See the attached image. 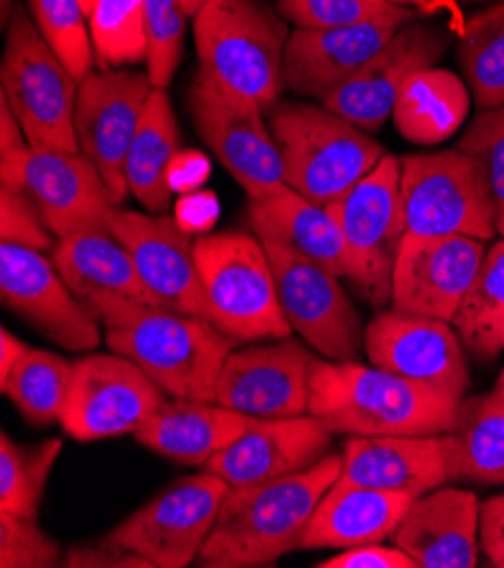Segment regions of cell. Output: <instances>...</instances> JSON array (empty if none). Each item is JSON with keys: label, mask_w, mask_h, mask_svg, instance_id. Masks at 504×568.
Returning <instances> with one entry per match:
<instances>
[{"label": "cell", "mask_w": 504, "mask_h": 568, "mask_svg": "<svg viewBox=\"0 0 504 568\" xmlns=\"http://www.w3.org/2000/svg\"><path fill=\"white\" fill-rule=\"evenodd\" d=\"M342 474V453L278 480L234 487L197 555L204 568H260L301 548L323 494Z\"/></svg>", "instance_id": "obj_1"}, {"label": "cell", "mask_w": 504, "mask_h": 568, "mask_svg": "<svg viewBox=\"0 0 504 568\" xmlns=\"http://www.w3.org/2000/svg\"><path fill=\"white\" fill-rule=\"evenodd\" d=\"M462 399L380 367L319 361L310 381V415L335 435H443Z\"/></svg>", "instance_id": "obj_2"}, {"label": "cell", "mask_w": 504, "mask_h": 568, "mask_svg": "<svg viewBox=\"0 0 504 568\" xmlns=\"http://www.w3.org/2000/svg\"><path fill=\"white\" fill-rule=\"evenodd\" d=\"M100 324L106 347L141 365L173 399L215 402L222 367L234 352V337L215 324L145 304H123Z\"/></svg>", "instance_id": "obj_3"}, {"label": "cell", "mask_w": 504, "mask_h": 568, "mask_svg": "<svg viewBox=\"0 0 504 568\" xmlns=\"http://www.w3.org/2000/svg\"><path fill=\"white\" fill-rule=\"evenodd\" d=\"M199 71L263 111L284 93L290 23L263 0H206L193 17Z\"/></svg>", "instance_id": "obj_4"}, {"label": "cell", "mask_w": 504, "mask_h": 568, "mask_svg": "<svg viewBox=\"0 0 504 568\" xmlns=\"http://www.w3.org/2000/svg\"><path fill=\"white\" fill-rule=\"evenodd\" d=\"M269 128L281 150L286 184L317 204L340 200L387 154L371 132L323 104H274Z\"/></svg>", "instance_id": "obj_5"}, {"label": "cell", "mask_w": 504, "mask_h": 568, "mask_svg": "<svg viewBox=\"0 0 504 568\" xmlns=\"http://www.w3.org/2000/svg\"><path fill=\"white\" fill-rule=\"evenodd\" d=\"M195 258L215 326L234 339H284L292 326L278 302L263 241L249 232H210L195 239Z\"/></svg>", "instance_id": "obj_6"}, {"label": "cell", "mask_w": 504, "mask_h": 568, "mask_svg": "<svg viewBox=\"0 0 504 568\" xmlns=\"http://www.w3.org/2000/svg\"><path fill=\"white\" fill-rule=\"evenodd\" d=\"M6 30L0 98L10 104L32 148L80 152L75 136L80 82L23 8H14Z\"/></svg>", "instance_id": "obj_7"}, {"label": "cell", "mask_w": 504, "mask_h": 568, "mask_svg": "<svg viewBox=\"0 0 504 568\" xmlns=\"http://www.w3.org/2000/svg\"><path fill=\"white\" fill-rule=\"evenodd\" d=\"M401 195L412 236H471L484 243L497 236L484 168L457 145L403 156Z\"/></svg>", "instance_id": "obj_8"}, {"label": "cell", "mask_w": 504, "mask_h": 568, "mask_svg": "<svg viewBox=\"0 0 504 568\" xmlns=\"http://www.w3.org/2000/svg\"><path fill=\"white\" fill-rule=\"evenodd\" d=\"M330 209L344 236L353 288L371 306L391 304L394 265L408 234L401 159L384 154L371 173L335 200Z\"/></svg>", "instance_id": "obj_9"}, {"label": "cell", "mask_w": 504, "mask_h": 568, "mask_svg": "<svg viewBox=\"0 0 504 568\" xmlns=\"http://www.w3.org/2000/svg\"><path fill=\"white\" fill-rule=\"evenodd\" d=\"M188 109L197 134L243 186L249 202L288 189L281 150L258 104L229 93L197 71L188 89Z\"/></svg>", "instance_id": "obj_10"}, {"label": "cell", "mask_w": 504, "mask_h": 568, "mask_svg": "<svg viewBox=\"0 0 504 568\" xmlns=\"http://www.w3.org/2000/svg\"><path fill=\"white\" fill-rule=\"evenodd\" d=\"M269 256L278 302L306 345L332 363H358L364 349L360 313L328 267L278 243H263Z\"/></svg>", "instance_id": "obj_11"}, {"label": "cell", "mask_w": 504, "mask_h": 568, "mask_svg": "<svg viewBox=\"0 0 504 568\" xmlns=\"http://www.w3.org/2000/svg\"><path fill=\"white\" fill-rule=\"evenodd\" d=\"M229 489L210 471L186 476L104 537L145 557L154 568H186L197 561Z\"/></svg>", "instance_id": "obj_12"}, {"label": "cell", "mask_w": 504, "mask_h": 568, "mask_svg": "<svg viewBox=\"0 0 504 568\" xmlns=\"http://www.w3.org/2000/svg\"><path fill=\"white\" fill-rule=\"evenodd\" d=\"M165 402V392L121 354H93L75 363L71 394L60 419L78 442L136 433Z\"/></svg>", "instance_id": "obj_13"}, {"label": "cell", "mask_w": 504, "mask_h": 568, "mask_svg": "<svg viewBox=\"0 0 504 568\" xmlns=\"http://www.w3.org/2000/svg\"><path fill=\"white\" fill-rule=\"evenodd\" d=\"M154 91L147 73L116 69L93 71L80 82L75 136L80 152L97 168L119 204L130 195L125 161Z\"/></svg>", "instance_id": "obj_14"}, {"label": "cell", "mask_w": 504, "mask_h": 568, "mask_svg": "<svg viewBox=\"0 0 504 568\" xmlns=\"http://www.w3.org/2000/svg\"><path fill=\"white\" fill-rule=\"evenodd\" d=\"M319 358L292 337L236 349L222 367L215 404L254 419L310 413V381Z\"/></svg>", "instance_id": "obj_15"}, {"label": "cell", "mask_w": 504, "mask_h": 568, "mask_svg": "<svg viewBox=\"0 0 504 568\" xmlns=\"http://www.w3.org/2000/svg\"><path fill=\"white\" fill-rule=\"evenodd\" d=\"M0 295L54 345L91 352L102 343L100 320L84 308L52 256L41 250L0 243Z\"/></svg>", "instance_id": "obj_16"}, {"label": "cell", "mask_w": 504, "mask_h": 568, "mask_svg": "<svg viewBox=\"0 0 504 568\" xmlns=\"http://www.w3.org/2000/svg\"><path fill=\"white\" fill-rule=\"evenodd\" d=\"M371 365L464 399L471 385L466 349L451 322L387 311L364 328Z\"/></svg>", "instance_id": "obj_17"}, {"label": "cell", "mask_w": 504, "mask_h": 568, "mask_svg": "<svg viewBox=\"0 0 504 568\" xmlns=\"http://www.w3.org/2000/svg\"><path fill=\"white\" fill-rule=\"evenodd\" d=\"M34 206L52 236L109 232L119 202L82 152L30 148L17 189Z\"/></svg>", "instance_id": "obj_18"}, {"label": "cell", "mask_w": 504, "mask_h": 568, "mask_svg": "<svg viewBox=\"0 0 504 568\" xmlns=\"http://www.w3.org/2000/svg\"><path fill=\"white\" fill-rule=\"evenodd\" d=\"M484 245L471 236L405 234L391 281V308L453 324L486 256Z\"/></svg>", "instance_id": "obj_19"}, {"label": "cell", "mask_w": 504, "mask_h": 568, "mask_svg": "<svg viewBox=\"0 0 504 568\" xmlns=\"http://www.w3.org/2000/svg\"><path fill=\"white\" fill-rule=\"evenodd\" d=\"M448 43V30L412 21L319 104L367 132H376L394 113L397 100L412 75L434 67Z\"/></svg>", "instance_id": "obj_20"}, {"label": "cell", "mask_w": 504, "mask_h": 568, "mask_svg": "<svg viewBox=\"0 0 504 568\" xmlns=\"http://www.w3.org/2000/svg\"><path fill=\"white\" fill-rule=\"evenodd\" d=\"M111 234L127 247L143 283L165 308L215 324L195 258V241L175 215L119 206Z\"/></svg>", "instance_id": "obj_21"}, {"label": "cell", "mask_w": 504, "mask_h": 568, "mask_svg": "<svg viewBox=\"0 0 504 568\" xmlns=\"http://www.w3.org/2000/svg\"><path fill=\"white\" fill-rule=\"evenodd\" d=\"M414 19L416 10H408L347 28H295L284 57V87L321 102Z\"/></svg>", "instance_id": "obj_22"}, {"label": "cell", "mask_w": 504, "mask_h": 568, "mask_svg": "<svg viewBox=\"0 0 504 568\" xmlns=\"http://www.w3.org/2000/svg\"><path fill=\"white\" fill-rule=\"evenodd\" d=\"M335 433L315 415L251 419L247 430L217 456L204 471L219 476L232 489L301 474L321 463Z\"/></svg>", "instance_id": "obj_23"}, {"label": "cell", "mask_w": 504, "mask_h": 568, "mask_svg": "<svg viewBox=\"0 0 504 568\" xmlns=\"http://www.w3.org/2000/svg\"><path fill=\"white\" fill-rule=\"evenodd\" d=\"M340 480L414 498L455 480V446L443 435H382L347 439Z\"/></svg>", "instance_id": "obj_24"}, {"label": "cell", "mask_w": 504, "mask_h": 568, "mask_svg": "<svg viewBox=\"0 0 504 568\" xmlns=\"http://www.w3.org/2000/svg\"><path fill=\"white\" fill-rule=\"evenodd\" d=\"M480 505L466 489H432L414 498L391 541L416 561V568H475Z\"/></svg>", "instance_id": "obj_25"}, {"label": "cell", "mask_w": 504, "mask_h": 568, "mask_svg": "<svg viewBox=\"0 0 504 568\" xmlns=\"http://www.w3.org/2000/svg\"><path fill=\"white\" fill-rule=\"evenodd\" d=\"M52 261L95 320L121 304L163 306L143 283L127 247L114 234L82 232L60 239L52 250Z\"/></svg>", "instance_id": "obj_26"}, {"label": "cell", "mask_w": 504, "mask_h": 568, "mask_svg": "<svg viewBox=\"0 0 504 568\" xmlns=\"http://www.w3.org/2000/svg\"><path fill=\"white\" fill-rule=\"evenodd\" d=\"M414 496L382 491L344 483L338 478L319 500L304 532L301 548L349 550L367 544H382L397 532Z\"/></svg>", "instance_id": "obj_27"}, {"label": "cell", "mask_w": 504, "mask_h": 568, "mask_svg": "<svg viewBox=\"0 0 504 568\" xmlns=\"http://www.w3.org/2000/svg\"><path fill=\"white\" fill-rule=\"evenodd\" d=\"M251 419L215 402L165 399L134 437L167 460L204 467L219 450L234 444Z\"/></svg>", "instance_id": "obj_28"}, {"label": "cell", "mask_w": 504, "mask_h": 568, "mask_svg": "<svg viewBox=\"0 0 504 568\" xmlns=\"http://www.w3.org/2000/svg\"><path fill=\"white\" fill-rule=\"evenodd\" d=\"M247 220L263 243H278L349 278V256L330 204H317L290 186L249 202Z\"/></svg>", "instance_id": "obj_29"}, {"label": "cell", "mask_w": 504, "mask_h": 568, "mask_svg": "<svg viewBox=\"0 0 504 568\" xmlns=\"http://www.w3.org/2000/svg\"><path fill=\"white\" fill-rule=\"evenodd\" d=\"M179 121L167 89H154L125 161L130 193L147 213H165L171 209L175 193L167 182V173L179 152Z\"/></svg>", "instance_id": "obj_30"}, {"label": "cell", "mask_w": 504, "mask_h": 568, "mask_svg": "<svg viewBox=\"0 0 504 568\" xmlns=\"http://www.w3.org/2000/svg\"><path fill=\"white\" fill-rule=\"evenodd\" d=\"M471 109V89L445 69H423L405 84L394 106V125L416 145H439L462 130Z\"/></svg>", "instance_id": "obj_31"}, {"label": "cell", "mask_w": 504, "mask_h": 568, "mask_svg": "<svg viewBox=\"0 0 504 568\" xmlns=\"http://www.w3.org/2000/svg\"><path fill=\"white\" fill-rule=\"evenodd\" d=\"M451 437L455 480L504 483V396L495 387L460 402Z\"/></svg>", "instance_id": "obj_32"}, {"label": "cell", "mask_w": 504, "mask_h": 568, "mask_svg": "<svg viewBox=\"0 0 504 568\" xmlns=\"http://www.w3.org/2000/svg\"><path fill=\"white\" fill-rule=\"evenodd\" d=\"M453 326L477 363H491L502 352L504 335V239L486 250Z\"/></svg>", "instance_id": "obj_33"}, {"label": "cell", "mask_w": 504, "mask_h": 568, "mask_svg": "<svg viewBox=\"0 0 504 568\" xmlns=\"http://www.w3.org/2000/svg\"><path fill=\"white\" fill-rule=\"evenodd\" d=\"M75 363L45 349H28L0 392L8 394L19 413L34 426L60 422L71 394Z\"/></svg>", "instance_id": "obj_34"}, {"label": "cell", "mask_w": 504, "mask_h": 568, "mask_svg": "<svg viewBox=\"0 0 504 568\" xmlns=\"http://www.w3.org/2000/svg\"><path fill=\"white\" fill-rule=\"evenodd\" d=\"M460 64L480 109L504 104V0L469 19L460 34Z\"/></svg>", "instance_id": "obj_35"}, {"label": "cell", "mask_w": 504, "mask_h": 568, "mask_svg": "<svg viewBox=\"0 0 504 568\" xmlns=\"http://www.w3.org/2000/svg\"><path fill=\"white\" fill-rule=\"evenodd\" d=\"M62 446V439L23 446L8 433L0 435V513L37 519L39 503Z\"/></svg>", "instance_id": "obj_36"}, {"label": "cell", "mask_w": 504, "mask_h": 568, "mask_svg": "<svg viewBox=\"0 0 504 568\" xmlns=\"http://www.w3.org/2000/svg\"><path fill=\"white\" fill-rule=\"evenodd\" d=\"M89 30L100 71H116L147 62L145 0H95Z\"/></svg>", "instance_id": "obj_37"}, {"label": "cell", "mask_w": 504, "mask_h": 568, "mask_svg": "<svg viewBox=\"0 0 504 568\" xmlns=\"http://www.w3.org/2000/svg\"><path fill=\"white\" fill-rule=\"evenodd\" d=\"M30 17L78 82L93 73L95 50L82 0H28Z\"/></svg>", "instance_id": "obj_38"}, {"label": "cell", "mask_w": 504, "mask_h": 568, "mask_svg": "<svg viewBox=\"0 0 504 568\" xmlns=\"http://www.w3.org/2000/svg\"><path fill=\"white\" fill-rule=\"evenodd\" d=\"M186 19L179 0H145L147 75L154 89H167L182 64Z\"/></svg>", "instance_id": "obj_39"}, {"label": "cell", "mask_w": 504, "mask_h": 568, "mask_svg": "<svg viewBox=\"0 0 504 568\" xmlns=\"http://www.w3.org/2000/svg\"><path fill=\"white\" fill-rule=\"evenodd\" d=\"M276 10L295 28H347L408 12L391 0H276Z\"/></svg>", "instance_id": "obj_40"}, {"label": "cell", "mask_w": 504, "mask_h": 568, "mask_svg": "<svg viewBox=\"0 0 504 568\" xmlns=\"http://www.w3.org/2000/svg\"><path fill=\"white\" fill-rule=\"evenodd\" d=\"M457 148L482 163L495 202V230L504 239V104L480 109Z\"/></svg>", "instance_id": "obj_41"}, {"label": "cell", "mask_w": 504, "mask_h": 568, "mask_svg": "<svg viewBox=\"0 0 504 568\" xmlns=\"http://www.w3.org/2000/svg\"><path fill=\"white\" fill-rule=\"evenodd\" d=\"M62 546L39 528L37 519L0 513V566L52 568L62 566Z\"/></svg>", "instance_id": "obj_42"}, {"label": "cell", "mask_w": 504, "mask_h": 568, "mask_svg": "<svg viewBox=\"0 0 504 568\" xmlns=\"http://www.w3.org/2000/svg\"><path fill=\"white\" fill-rule=\"evenodd\" d=\"M0 241L41 252H52L58 245L28 197L12 189H0Z\"/></svg>", "instance_id": "obj_43"}, {"label": "cell", "mask_w": 504, "mask_h": 568, "mask_svg": "<svg viewBox=\"0 0 504 568\" xmlns=\"http://www.w3.org/2000/svg\"><path fill=\"white\" fill-rule=\"evenodd\" d=\"M62 566L69 568H154L145 557L132 552L130 548H123L106 537L91 541V544H78L69 548L62 557Z\"/></svg>", "instance_id": "obj_44"}, {"label": "cell", "mask_w": 504, "mask_h": 568, "mask_svg": "<svg viewBox=\"0 0 504 568\" xmlns=\"http://www.w3.org/2000/svg\"><path fill=\"white\" fill-rule=\"evenodd\" d=\"M321 568H416V561L399 546L367 544L342 550L321 564Z\"/></svg>", "instance_id": "obj_45"}, {"label": "cell", "mask_w": 504, "mask_h": 568, "mask_svg": "<svg viewBox=\"0 0 504 568\" xmlns=\"http://www.w3.org/2000/svg\"><path fill=\"white\" fill-rule=\"evenodd\" d=\"M219 217V202L213 191H195L179 195L175 204V220L184 232L191 236H204L210 234Z\"/></svg>", "instance_id": "obj_46"}, {"label": "cell", "mask_w": 504, "mask_h": 568, "mask_svg": "<svg viewBox=\"0 0 504 568\" xmlns=\"http://www.w3.org/2000/svg\"><path fill=\"white\" fill-rule=\"evenodd\" d=\"M480 550L491 566L504 568V494L480 505Z\"/></svg>", "instance_id": "obj_47"}, {"label": "cell", "mask_w": 504, "mask_h": 568, "mask_svg": "<svg viewBox=\"0 0 504 568\" xmlns=\"http://www.w3.org/2000/svg\"><path fill=\"white\" fill-rule=\"evenodd\" d=\"M210 180V161L206 154L197 150H179L171 173H167V182H171L173 193L186 195L202 191L204 184Z\"/></svg>", "instance_id": "obj_48"}, {"label": "cell", "mask_w": 504, "mask_h": 568, "mask_svg": "<svg viewBox=\"0 0 504 568\" xmlns=\"http://www.w3.org/2000/svg\"><path fill=\"white\" fill-rule=\"evenodd\" d=\"M28 345L8 328H0V387H3L17 367V363L28 354Z\"/></svg>", "instance_id": "obj_49"}, {"label": "cell", "mask_w": 504, "mask_h": 568, "mask_svg": "<svg viewBox=\"0 0 504 568\" xmlns=\"http://www.w3.org/2000/svg\"><path fill=\"white\" fill-rule=\"evenodd\" d=\"M394 6H401V8H410V10H425L430 8L432 3H436V0H391Z\"/></svg>", "instance_id": "obj_50"}, {"label": "cell", "mask_w": 504, "mask_h": 568, "mask_svg": "<svg viewBox=\"0 0 504 568\" xmlns=\"http://www.w3.org/2000/svg\"><path fill=\"white\" fill-rule=\"evenodd\" d=\"M179 3H182L184 12L193 19V17L199 12V8L206 3V0H179Z\"/></svg>", "instance_id": "obj_51"}, {"label": "cell", "mask_w": 504, "mask_h": 568, "mask_svg": "<svg viewBox=\"0 0 504 568\" xmlns=\"http://www.w3.org/2000/svg\"><path fill=\"white\" fill-rule=\"evenodd\" d=\"M460 6H480V3H495V0H455ZM500 3V0H497Z\"/></svg>", "instance_id": "obj_52"}, {"label": "cell", "mask_w": 504, "mask_h": 568, "mask_svg": "<svg viewBox=\"0 0 504 568\" xmlns=\"http://www.w3.org/2000/svg\"><path fill=\"white\" fill-rule=\"evenodd\" d=\"M495 389L504 396V369L500 372V376H497V383H495Z\"/></svg>", "instance_id": "obj_53"}, {"label": "cell", "mask_w": 504, "mask_h": 568, "mask_svg": "<svg viewBox=\"0 0 504 568\" xmlns=\"http://www.w3.org/2000/svg\"><path fill=\"white\" fill-rule=\"evenodd\" d=\"M93 3H95V0H82V6H84V10H86V12L91 10V6H93Z\"/></svg>", "instance_id": "obj_54"}, {"label": "cell", "mask_w": 504, "mask_h": 568, "mask_svg": "<svg viewBox=\"0 0 504 568\" xmlns=\"http://www.w3.org/2000/svg\"><path fill=\"white\" fill-rule=\"evenodd\" d=\"M502 349H504V335H502Z\"/></svg>", "instance_id": "obj_55"}]
</instances>
